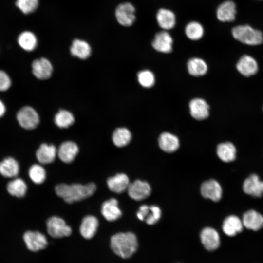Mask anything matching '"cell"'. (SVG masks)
<instances>
[{"label": "cell", "mask_w": 263, "mask_h": 263, "mask_svg": "<svg viewBox=\"0 0 263 263\" xmlns=\"http://www.w3.org/2000/svg\"><path fill=\"white\" fill-rule=\"evenodd\" d=\"M111 247L113 252L123 258L130 257L137 250V239L132 232L118 233L111 238Z\"/></svg>", "instance_id": "cell-2"}, {"label": "cell", "mask_w": 263, "mask_h": 263, "mask_svg": "<svg viewBox=\"0 0 263 263\" xmlns=\"http://www.w3.org/2000/svg\"><path fill=\"white\" fill-rule=\"evenodd\" d=\"M236 68L243 76L249 77L257 73L258 71V64L253 57L244 55L238 61Z\"/></svg>", "instance_id": "cell-12"}, {"label": "cell", "mask_w": 263, "mask_h": 263, "mask_svg": "<svg viewBox=\"0 0 263 263\" xmlns=\"http://www.w3.org/2000/svg\"><path fill=\"white\" fill-rule=\"evenodd\" d=\"M47 231L52 237L60 238L70 236L72 233L71 228L65 221L58 216H53L47 221Z\"/></svg>", "instance_id": "cell-4"}, {"label": "cell", "mask_w": 263, "mask_h": 263, "mask_svg": "<svg viewBox=\"0 0 263 263\" xmlns=\"http://www.w3.org/2000/svg\"><path fill=\"white\" fill-rule=\"evenodd\" d=\"M6 188L8 192L10 195L21 198L25 196L27 187L23 180L16 178L8 183Z\"/></svg>", "instance_id": "cell-30"}, {"label": "cell", "mask_w": 263, "mask_h": 263, "mask_svg": "<svg viewBox=\"0 0 263 263\" xmlns=\"http://www.w3.org/2000/svg\"><path fill=\"white\" fill-rule=\"evenodd\" d=\"M173 39L170 34L165 31L157 33L152 42V46L157 51L169 53L172 50Z\"/></svg>", "instance_id": "cell-14"}, {"label": "cell", "mask_w": 263, "mask_h": 263, "mask_svg": "<svg viewBox=\"0 0 263 263\" xmlns=\"http://www.w3.org/2000/svg\"><path fill=\"white\" fill-rule=\"evenodd\" d=\"M19 170V163L14 158L8 157L0 162V174L4 177H16Z\"/></svg>", "instance_id": "cell-25"}, {"label": "cell", "mask_w": 263, "mask_h": 263, "mask_svg": "<svg viewBox=\"0 0 263 263\" xmlns=\"http://www.w3.org/2000/svg\"><path fill=\"white\" fill-rule=\"evenodd\" d=\"M243 189L246 194L260 197L263 193V182L257 174H252L244 181Z\"/></svg>", "instance_id": "cell-9"}, {"label": "cell", "mask_w": 263, "mask_h": 263, "mask_svg": "<svg viewBox=\"0 0 263 263\" xmlns=\"http://www.w3.org/2000/svg\"><path fill=\"white\" fill-rule=\"evenodd\" d=\"M242 221L244 226L249 230L258 231L263 227V216L255 210L244 212Z\"/></svg>", "instance_id": "cell-17"}, {"label": "cell", "mask_w": 263, "mask_h": 263, "mask_svg": "<svg viewBox=\"0 0 263 263\" xmlns=\"http://www.w3.org/2000/svg\"><path fill=\"white\" fill-rule=\"evenodd\" d=\"M107 184L109 189L116 193H121L128 189L130 184L127 175L119 173L107 179Z\"/></svg>", "instance_id": "cell-22"}, {"label": "cell", "mask_w": 263, "mask_h": 263, "mask_svg": "<svg viewBox=\"0 0 263 263\" xmlns=\"http://www.w3.org/2000/svg\"><path fill=\"white\" fill-rule=\"evenodd\" d=\"M96 185L94 183L86 185L59 184L55 187L56 194L68 203L83 200L92 196L96 190Z\"/></svg>", "instance_id": "cell-1"}, {"label": "cell", "mask_w": 263, "mask_h": 263, "mask_svg": "<svg viewBox=\"0 0 263 263\" xmlns=\"http://www.w3.org/2000/svg\"><path fill=\"white\" fill-rule=\"evenodd\" d=\"M98 224V221L95 216H85L83 218L79 228L82 236L87 239L93 238L96 232Z\"/></svg>", "instance_id": "cell-21"}, {"label": "cell", "mask_w": 263, "mask_h": 263, "mask_svg": "<svg viewBox=\"0 0 263 263\" xmlns=\"http://www.w3.org/2000/svg\"><path fill=\"white\" fill-rule=\"evenodd\" d=\"M33 75L38 79L49 78L53 72V66L49 60L41 57L34 60L32 64Z\"/></svg>", "instance_id": "cell-11"}, {"label": "cell", "mask_w": 263, "mask_h": 263, "mask_svg": "<svg viewBox=\"0 0 263 263\" xmlns=\"http://www.w3.org/2000/svg\"><path fill=\"white\" fill-rule=\"evenodd\" d=\"M127 190L130 197L136 201L146 198L150 195L151 191L148 183L139 180L130 183Z\"/></svg>", "instance_id": "cell-8"}, {"label": "cell", "mask_w": 263, "mask_h": 263, "mask_svg": "<svg viewBox=\"0 0 263 263\" xmlns=\"http://www.w3.org/2000/svg\"><path fill=\"white\" fill-rule=\"evenodd\" d=\"M101 211L103 216L108 221H114L122 215L118 201L115 198H111L105 201L102 204Z\"/></svg>", "instance_id": "cell-18"}, {"label": "cell", "mask_w": 263, "mask_h": 263, "mask_svg": "<svg viewBox=\"0 0 263 263\" xmlns=\"http://www.w3.org/2000/svg\"><path fill=\"white\" fill-rule=\"evenodd\" d=\"M243 226L242 221L237 216L231 215L224 220L222 229L227 236L233 237L242 232Z\"/></svg>", "instance_id": "cell-20"}, {"label": "cell", "mask_w": 263, "mask_h": 263, "mask_svg": "<svg viewBox=\"0 0 263 263\" xmlns=\"http://www.w3.org/2000/svg\"><path fill=\"white\" fill-rule=\"evenodd\" d=\"M200 238L204 246L208 251L216 250L220 245L219 233L211 227L204 228L201 232Z\"/></svg>", "instance_id": "cell-13"}, {"label": "cell", "mask_w": 263, "mask_h": 263, "mask_svg": "<svg viewBox=\"0 0 263 263\" xmlns=\"http://www.w3.org/2000/svg\"><path fill=\"white\" fill-rule=\"evenodd\" d=\"M23 239L28 249L33 252L44 249L48 244L45 236L37 231H27L23 235Z\"/></svg>", "instance_id": "cell-6"}, {"label": "cell", "mask_w": 263, "mask_h": 263, "mask_svg": "<svg viewBox=\"0 0 263 263\" xmlns=\"http://www.w3.org/2000/svg\"><path fill=\"white\" fill-rule=\"evenodd\" d=\"M75 119L71 113L65 110H60L55 116L54 122L60 128H68L73 124Z\"/></svg>", "instance_id": "cell-33"}, {"label": "cell", "mask_w": 263, "mask_h": 263, "mask_svg": "<svg viewBox=\"0 0 263 263\" xmlns=\"http://www.w3.org/2000/svg\"><path fill=\"white\" fill-rule=\"evenodd\" d=\"M78 151V147L76 143L71 141H66L60 145L57 153L62 162L69 163L75 159Z\"/></svg>", "instance_id": "cell-15"}, {"label": "cell", "mask_w": 263, "mask_h": 263, "mask_svg": "<svg viewBox=\"0 0 263 263\" xmlns=\"http://www.w3.org/2000/svg\"><path fill=\"white\" fill-rule=\"evenodd\" d=\"M135 8L130 3H121L116 7L115 12L116 19L118 22L124 26L132 25L135 19Z\"/></svg>", "instance_id": "cell-7"}, {"label": "cell", "mask_w": 263, "mask_h": 263, "mask_svg": "<svg viewBox=\"0 0 263 263\" xmlns=\"http://www.w3.org/2000/svg\"><path fill=\"white\" fill-rule=\"evenodd\" d=\"M189 106L190 114L195 119L204 120L208 116L209 107L205 100L194 98L190 101Z\"/></svg>", "instance_id": "cell-16"}, {"label": "cell", "mask_w": 263, "mask_h": 263, "mask_svg": "<svg viewBox=\"0 0 263 263\" xmlns=\"http://www.w3.org/2000/svg\"><path fill=\"white\" fill-rule=\"evenodd\" d=\"M17 40L19 46L24 50L28 52L35 50L38 44L36 35L29 31L21 33L19 35Z\"/></svg>", "instance_id": "cell-29"}, {"label": "cell", "mask_w": 263, "mask_h": 263, "mask_svg": "<svg viewBox=\"0 0 263 263\" xmlns=\"http://www.w3.org/2000/svg\"><path fill=\"white\" fill-rule=\"evenodd\" d=\"M70 52L72 56L80 59L87 58L91 54V48L86 41L75 39L70 47Z\"/></svg>", "instance_id": "cell-27"}, {"label": "cell", "mask_w": 263, "mask_h": 263, "mask_svg": "<svg viewBox=\"0 0 263 263\" xmlns=\"http://www.w3.org/2000/svg\"><path fill=\"white\" fill-rule=\"evenodd\" d=\"M218 19L222 22H230L235 20L236 14V6L231 0L225 1L221 3L216 11Z\"/></svg>", "instance_id": "cell-19"}, {"label": "cell", "mask_w": 263, "mask_h": 263, "mask_svg": "<svg viewBox=\"0 0 263 263\" xmlns=\"http://www.w3.org/2000/svg\"><path fill=\"white\" fill-rule=\"evenodd\" d=\"M232 34L235 39L249 45H258L263 41L262 33L247 25L234 27Z\"/></svg>", "instance_id": "cell-3"}, {"label": "cell", "mask_w": 263, "mask_h": 263, "mask_svg": "<svg viewBox=\"0 0 263 263\" xmlns=\"http://www.w3.org/2000/svg\"><path fill=\"white\" fill-rule=\"evenodd\" d=\"M29 176L36 184L42 183L46 178V171L44 168L39 164H34L29 169Z\"/></svg>", "instance_id": "cell-35"}, {"label": "cell", "mask_w": 263, "mask_h": 263, "mask_svg": "<svg viewBox=\"0 0 263 263\" xmlns=\"http://www.w3.org/2000/svg\"><path fill=\"white\" fill-rule=\"evenodd\" d=\"M188 73L194 76L204 75L207 71V66L205 61L199 58H192L187 63Z\"/></svg>", "instance_id": "cell-31"}, {"label": "cell", "mask_w": 263, "mask_h": 263, "mask_svg": "<svg viewBox=\"0 0 263 263\" xmlns=\"http://www.w3.org/2000/svg\"><path fill=\"white\" fill-rule=\"evenodd\" d=\"M137 78L140 84L145 88H150L155 83L154 75L149 70H143L139 72L137 75Z\"/></svg>", "instance_id": "cell-37"}, {"label": "cell", "mask_w": 263, "mask_h": 263, "mask_svg": "<svg viewBox=\"0 0 263 263\" xmlns=\"http://www.w3.org/2000/svg\"><path fill=\"white\" fill-rule=\"evenodd\" d=\"M185 33L188 38L193 40L200 39L204 35V29L199 22L192 21L188 23L185 28Z\"/></svg>", "instance_id": "cell-34"}, {"label": "cell", "mask_w": 263, "mask_h": 263, "mask_svg": "<svg viewBox=\"0 0 263 263\" xmlns=\"http://www.w3.org/2000/svg\"><path fill=\"white\" fill-rule=\"evenodd\" d=\"M158 143L160 148L167 152H173L179 147L178 138L175 135L167 132L161 134Z\"/></svg>", "instance_id": "cell-24"}, {"label": "cell", "mask_w": 263, "mask_h": 263, "mask_svg": "<svg viewBox=\"0 0 263 263\" xmlns=\"http://www.w3.org/2000/svg\"><path fill=\"white\" fill-rule=\"evenodd\" d=\"M217 154L223 162L226 163L232 162L236 158V149L231 142L222 143L217 147Z\"/></svg>", "instance_id": "cell-28"}, {"label": "cell", "mask_w": 263, "mask_h": 263, "mask_svg": "<svg viewBox=\"0 0 263 263\" xmlns=\"http://www.w3.org/2000/svg\"><path fill=\"white\" fill-rule=\"evenodd\" d=\"M150 206L147 205L141 206L137 213L138 218L141 221L145 220L150 211Z\"/></svg>", "instance_id": "cell-40"}, {"label": "cell", "mask_w": 263, "mask_h": 263, "mask_svg": "<svg viewBox=\"0 0 263 263\" xmlns=\"http://www.w3.org/2000/svg\"><path fill=\"white\" fill-rule=\"evenodd\" d=\"M17 119L19 125L26 130H32L37 127L39 118L37 112L30 106H24L17 113Z\"/></svg>", "instance_id": "cell-5"}, {"label": "cell", "mask_w": 263, "mask_h": 263, "mask_svg": "<svg viewBox=\"0 0 263 263\" xmlns=\"http://www.w3.org/2000/svg\"><path fill=\"white\" fill-rule=\"evenodd\" d=\"M132 134L130 131L126 128H118L113 132L112 140L116 146L122 147L128 145L131 141Z\"/></svg>", "instance_id": "cell-32"}, {"label": "cell", "mask_w": 263, "mask_h": 263, "mask_svg": "<svg viewBox=\"0 0 263 263\" xmlns=\"http://www.w3.org/2000/svg\"><path fill=\"white\" fill-rule=\"evenodd\" d=\"M38 0H17L16 6L25 15L35 11L38 6Z\"/></svg>", "instance_id": "cell-36"}, {"label": "cell", "mask_w": 263, "mask_h": 263, "mask_svg": "<svg viewBox=\"0 0 263 263\" xmlns=\"http://www.w3.org/2000/svg\"><path fill=\"white\" fill-rule=\"evenodd\" d=\"M57 150L53 145L43 143L36 151V157L38 162L43 164H47L53 162L57 154Z\"/></svg>", "instance_id": "cell-23"}, {"label": "cell", "mask_w": 263, "mask_h": 263, "mask_svg": "<svg viewBox=\"0 0 263 263\" xmlns=\"http://www.w3.org/2000/svg\"><path fill=\"white\" fill-rule=\"evenodd\" d=\"M6 107L3 102L0 99V117H1L5 114Z\"/></svg>", "instance_id": "cell-41"}, {"label": "cell", "mask_w": 263, "mask_h": 263, "mask_svg": "<svg viewBox=\"0 0 263 263\" xmlns=\"http://www.w3.org/2000/svg\"><path fill=\"white\" fill-rule=\"evenodd\" d=\"M11 85V80L7 74L0 70V91H7Z\"/></svg>", "instance_id": "cell-39"}, {"label": "cell", "mask_w": 263, "mask_h": 263, "mask_svg": "<svg viewBox=\"0 0 263 263\" xmlns=\"http://www.w3.org/2000/svg\"><path fill=\"white\" fill-rule=\"evenodd\" d=\"M156 19L159 26L165 30L173 28L176 23L174 14L171 11L164 8L158 10L156 14Z\"/></svg>", "instance_id": "cell-26"}, {"label": "cell", "mask_w": 263, "mask_h": 263, "mask_svg": "<svg viewBox=\"0 0 263 263\" xmlns=\"http://www.w3.org/2000/svg\"><path fill=\"white\" fill-rule=\"evenodd\" d=\"M201 193L203 197L218 202L222 197V189L217 181L210 179L202 184Z\"/></svg>", "instance_id": "cell-10"}, {"label": "cell", "mask_w": 263, "mask_h": 263, "mask_svg": "<svg viewBox=\"0 0 263 263\" xmlns=\"http://www.w3.org/2000/svg\"><path fill=\"white\" fill-rule=\"evenodd\" d=\"M161 214V210L159 207L151 206L150 211L145 220L148 225H153L160 218Z\"/></svg>", "instance_id": "cell-38"}]
</instances>
